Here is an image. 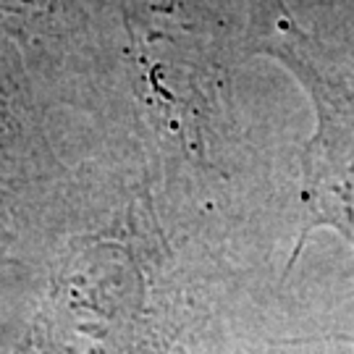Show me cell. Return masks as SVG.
Segmentation results:
<instances>
[{
	"label": "cell",
	"instance_id": "6da1fadb",
	"mask_svg": "<svg viewBox=\"0 0 354 354\" xmlns=\"http://www.w3.org/2000/svg\"><path fill=\"white\" fill-rule=\"evenodd\" d=\"M244 11L241 58H276L315 111V131L302 150V231L289 268L317 228H330L354 252V48L310 35L283 0H244Z\"/></svg>",
	"mask_w": 354,
	"mask_h": 354
},
{
	"label": "cell",
	"instance_id": "7a4b0ae2",
	"mask_svg": "<svg viewBox=\"0 0 354 354\" xmlns=\"http://www.w3.org/2000/svg\"><path fill=\"white\" fill-rule=\"evenodd\" d=\"M61 6L64 0H0V19L19 24L21 29H35L53 21Z\"/></svg>",
	"mask_w": 354,
	"mask_h": 354
}]
</instances>
